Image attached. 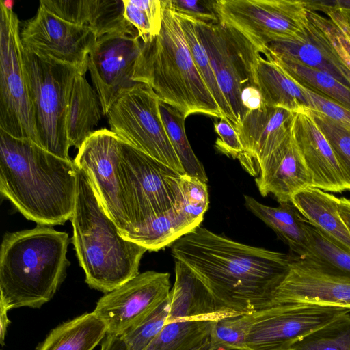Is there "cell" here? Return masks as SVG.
Returning a JSON list of instances; mask_svg holds the SVG:
<instances>
[{"mask_svg": "<svg viewBox=\"0 0 350 350\" xmlns=\"http://www.w3.org/2000/svg\"><path fill=\"white\" fill-rule=\"evenodd\" d=\"M226 317L262 308L286 273L291 255L231 240L198 226L171 245Z\"/></svg>", "mask_w": 350, "mask_h": 350, "instance_id": "1", "label": "cell"}, {"mask_svg": "<svg viewBox=\"0 0 350 350\" xmlns=\"http://www.w3.org/2000/svg\"><path fill=\"white\" fill-rule=\"evenodd\" d=\"M77 182L74 161L0 131V191L26 219L45 226L70 219Z\"/></svg>", "mask_w": 350, "mask_h": 350, "instance_id": "2", "label": "cell"}, {"mask_svg": "<svg viewBox=\"0 0 350 350\" xmlns=\"http://www.w3.org/2000/svg\"><path fill=\"white\" fill-rule=\"evenodd\" d=\"M132 79L149 86L185 118L193 113L224 117L196 66L171 0H165L159 33L140 39Z\"/></svg>", "mask_w": 350, "mask_h": 350, "instance_id": "3", "label": "cell"}, {"mask_svg": "<svg viewBox=\"0 0 350 350\" xmlns=\"http://www.w3.org/2000/svg\"><path fill=\"white\" fill-rule=\"evenodd\" d=\"M76 165V164H75ZM77 166L72 243L90 288L109 293L137 275L148 251L123 238L106 213L88 173Z\"/></svg>", "mask_w": 350, "mask_h": 350, "instance_id": "4", "label": "cell"}, {"mask_svg": "<svg viewBox=\"0 0 350 350\" xmlns=\"http://www.w3.org/2000/svg\"><path fill=\"white\" fill-rule=\"evenodd\" d=\"M68 233L51 226L4 234L0 250V304L10 310L40 308L64 281L70 262Z\"/></svg>", "mask_w": 350, "mask_h": 350, "instance_id": "5", "label": "cell"}, {"mask_svg": "<svg viewBox=\"0 0 350 350\" xmlns=\"http://www.w3.org/2000/svg\"><path fill=\"white\" fill-rule=\"evenodd\" d=\"M120 167L133 231L131 241L154 219L183 208L182 176L121 139Z\"/></svg>", "mask_w": 350, "mask_h": 350, "instance_id": "6", "label": "cell"}, {"mask_svg": "<svg viewBox=\"0 0 350 350\" xmlns=\"http://www.w3.org/2000/svg\"><path fill=\"white\" fill-rule=\"evenodd\" d=\"M20 30L16 14L1 0L0 131L40 146Z\"/></svg>", "mask_w": 350, "mask_h": 350, "instance_id": "7", "label": "cell"}, {"mask_svg": "<svg viewBox=\"0 0 350 350\" xmlns=\"http://www.w3.org/2000/svg\"><path fill=\"white\" fill-rule=\"evenodd\" d=\"M192 19L232 113L236 129L247 113L241 102L242 92L250 86L257 87L256 67L260 53L246 36L230 26L219 21Z\"/></svg>", "mask_w": 350, "mask_h": 350, "instance_id": "8", "label": "cell"}, {"mask_svg": "<svg viewBox=\"0 0 350 350\" xmlns=\"http://www.w3.org/2000/svg\"><path fill=\"white\" fill-rule=\"evenodd\" d=\"M23 59L40 146L60 158L70 160L66 118L73 81L79 72L40 58L24 48Z\"/></svg>", "mask_w": 350, "mask_h": 350, "instance_id": "9", "label": "cell"}, {"mask_svg": "<svg viewBox=\"0 0 350 350\" xmlns=\"http://www.w3.org/2000/svg\"><path fill=\"white\" fill-rule=\"evenodd\" d=\"M159 102L149 86L136 83L120 94L107 113L110 130L122 141L183 176L184 170L161 117Z\"/></svg>", "mask_w": 350, "mask_h": 350, "instance_id": "10", "label": "cell"}, {"mask_svg": "<svg viewBox=\"0 0 350 350\" xmlns=\"http://www.w3.org/2000/svg\"><path fill=\"white\" fill-rule=\"evenodd\" d=\"M218 21L246 36L262 53L272 42L293 40L308 23L306 1L214 0Z\"/></svg>", "mask_w": 350, "mask_h": 350, "instance_id": "11", "label": "cell"}, {"mask_svg": "<svg viewBox=\"0 0 350 350\" xmlns=\"http://www.w3.org/2000/svg\"><path fill=\"white\" fill-rule=\"evenodd\" d=\"M350 309L312 304L271 306L247 314L248 350H289L308 334L331 323Z\"/></svg>", "mask_w": 350, "mask_h": 350, "instance_id": "12", "label": "cell"}, {"mask_svg": "<svg viewBox=\"0 0 350 350\" xmlns=\"http://www.w3.org/2000/svg\"><path fill=\"white\" fill-rule=\"evenodd\" d=\"M121 140L107 129L95 131L83 143L74 162L90 175L102 205L129 241L133 235L120 167Z\"/></svg>", "mask_w": 350, "mask_h": 350, "instance_id": "13", "label": "cell"}, {"mask_svg": "<svg viewBox=\"0 0 350 350\" xmlns=\"http://www.w3.org/2000/svg\"><path fill=\"white\" fill-rule=\"evenodd\" d=\"M286 304L350 309V273L318 259L293 254L286 273L263 308Z\"/></svg>", "mask_w": 350, "mask_h": 350, "instance_id": "14", "label": "cell"}, {"mask_svg": "<svg viewBox=\"0 0 350 350\" xmlns=\"http://www.w3.org/2000/svg\"><path fill=\"white\" fill-rule=\"evenodd\" d=\"M20 36L23 48L38 57L86 74L89 54L96 38L89 29L65 21L39 5L25 21Z\"/></svg>", "mask_w": 350, "mask_h": 350, "instance_id": "15", "label": "cell"}, {"mask_svg": "<svg viewBox=\"0 0 350 350\" xmlns=\"http://www.w3.org/2000/svg\"><path fill=\"white\" fill-rule=\"evenodd\" d=\"M170 273H139L96 303L93 313L107 327V334L120 335L152 313L170 295Z\"/></svg>", "mask_w": 350, "mask_h": 350, "instance_id": "16", "label": "cell"}, {"mask_svg": "<svg viewBox=\"0 0 350 350\" xmlns=\"http://www.w3.org/2000/svg\"><path fill=\"white\" fill-rule=\"evenodd\" d=\"M139 49L138 35L113 33L96 39L89 54L88 70L104 115L124 90L136 83L132 78Z\"/></svg>", "mask_w": 350, "mask_h": 350, "instance_id": "17", "label": "cell"}, {"mask_svg": "<svg viewBox=\"0 0 350 350\" xmlns=\"http://www.w3.org/2000/svg\"><path fill=\"white\" fill-rule=\"evenodd\" d=\"M291 135L309 172L312 187L326 192L349 191L329 142L307 112L295 113Z\"/></svg>", "mask_w": 350, "mask_h": 350, "instance_id": "18", "label": "cell"}, {"mask_svg": "<svg viewBox=\"0 0 350 350\" xmlns=\"http://www.w3.org/2000/svg\"><path fill=\"white\" fill-rule=\"evenodd\" d=\"M255 178L260 194L271 193L279 202L291 201L299 191L312 187L304 161L291 134L259 165Z\"/></svg>", "mask_w": 350, "mask_h": 350, "instance_id": "19", "label": "cell"}, {"mask_svg": "<svg viewBox=\"0 0 350 350\" xmlns=\"http://www.w3.org/2000/svg\"><path fill=\"white\" fill-rule=\"evenodd\" d=\"M262 53L325 72L350 88V68L309 19L304 31L298 37L270 42Z\"/></svg>", "mask_w": 350, "mask_h": 350, "instance_id": "20", "label": "cell"}, {"mask_svg": "<svg viewBox=\"0 0 350 350\" xmlns=\"http://www.w3.org/2000/svg\"><path fill=\"white\" fill-rule=\"evenodd\" d=\"M39 5L91 30L96 39L113 33L138 35L124 16L123 0H42Z\"/></svg>", "mask_w": 350, "mask_h": 350, "instance_id": "21", "label": "cell"}, {"mask_svg": "<svg viewBox=\"0 0 350 350\" xmlns=\"http://www.w3.org/2000/svg\"><path fill=\"white\" fill-rule=\"evenodd\" d=\"M296 112L264 104L249 111L236 129L245 153L259 165L291 134Z\"/></svg>", "mask_w": 350, "mask_h": 350, "instance_id": "22", "label": "cell"}, {"mask_svg": "<svg viewBox=\"0 0 350 350\" xmlns=\"http://www.w3.org/2000/svg\"><path fill=\"white\" fill-rule=\"evenodd\" d=\"M174 270L175 281L170 292L167 323L183 321H215L225 317L217 312L210 293L187 265L175 260Z\"/></svg>", "mask_w": 350, "mask_h": 350, "instance_id": "23", "label": "cell"}, {"mask_svg": "<svg viewBox=\"0 0 350 350\" xmlns=\"http://www.w3.org/2000/svg\"><path fill=\"white\" fill-rule=\"evenodd\" d=\"M338 198L308 187L294 194L291 202L311 226L350 254V230L340 215Z\"/></svg>", "mask_w": 350, "mask_h": 350, "instance_id": "24", "label": "cell"}, {"mask_svg": "<svg viewBox=\"0 0 350 350\" xmlns=\"http://www.w3.org/2000/svg\"><path fill=\"white\" fill-rule=\"evenodd\" d=\"M245 206L254 216L271 228L297 256H306L310 249V224L291 201L276 207L265 205L245 195Z\"/></svg>", "mask_w": 350, "mask_h": 350, "instance_id": "25", "label": "cell"}, {"mask_svg": "<svg viewBox=\"0 0 350 350\" xmlns=\"http://www.w3.org/2000/svg\"><path fill=\"white\" fill-rule=\"evenodd\" d=\"M99 96L88 81L85 74L75 77L66 112V127L70 146L79 149L95 131L103 116Z\"/></svg>", "mask_w": 350, "mask_h": 350, "instance_id": "26", "label": "cell"}, {"mask_svg": "<svg viewBox=\"0 0 350 350\" xmlns=\"http://www.w3.org/2000/svg\"><path fill=\"white\" fill-rule=\"evenodd\" d=\"M256 81L263 104L293 112L310 109L302 88L272 61L260 55L256 67Z\"/></svg>", "mask_w": 350, "mask_h": 350, "instance_id": "27", "label": "cell"}, {"mask_svg": "<svg viewBox=\"0 0 350 350\" xmlns=\"http://www.w3.org/2000/svg\"><path fill=\"white\" fill-rule=\"evenodd\" d=\"M106 334L105 324L85 312L52 329L36 350H93Z\"/></svg>", "mask_w": 350, "mask_h": 350, "instance_id": "28", "label": "cell"}, {"mask_svg": "<svg viewBox=\"0 0 350 350\" xmlns=\"http://www.w3.org/2000/svg\"><path fill=\"white\" fill-rule=\"evenodd\" d=\"M202 219L191 214L185 208L176 209L154 219L131 241L148 251H158L200 226Z\"/></svg>", "mask_w": 350, "mask_h": 350, "instance_id": "29", "label": "cell"}, {"mask_svg": "<svg viewBox=\"0 0 350 350\" xmlns=\"http://www.w3.org/2000/svg\"><path fill=\"white\" fill-rule=\"evenodd\" d=\"M215 321H183L167 323L145 350H208Z\"/></svg>", "mask_w": 350, "mask_h": 350, "instance_id": "30", "label": "cell"}, {"mask_svg": "<svg viewBox=\"0 0 350 350\" xmlns=\"http://www.w3.org/2000/svg\"><path fill=\"white\" fill-rule=\"evenodd\" d=\"M265 57L301 86L323 94L350 110V88L332 75L285 59Z\"/></svg>", "mask_w": 350, "mask_h": 350, "instance_id": "31", "label": "cell"}, {"mask_svg": "<svg viewBox=\"0 0 350 350\" xmlns=\"http://www.w3.org/2000/svg\"><path fill=\"white\" fill-rule=\"evenodd\" d=\"M159 111L172 145L185 174L207 183L208 177L204 167L196 156L186 135L185 117L178 110L161 100Z\"/></svg>", "mask_w": 350, "mask_h": 350, "instance_id": "32", "label": "cell"}, {"mask_svg": "<svg viewBox=\"0 0 350 350\" xmlns=\"http://www.w3.org/2000/svg\"><path fill=\"white\" fill-rule=\"evenodd\" d=\"M177 13L189 50L202 79L219 105L224 116L235 128L232 113L219 87L208 55L196 35L192 18Z\"/></svg>", "mask_w": 350, "mask_h": 350, "instance_id": "33", "label": "cell"}, {"mask_svg": "<svg viewBox=\"0 0 350 350\" xmlns=\"http://www.w3.org/2000/svg\"><path fill=\"white\" fill-rule=\"evenodd\" d=\"M324 13L327 18L308 10V18L350 68V25L347 18L340 9L328 10Z\"/></svg>", "mask_w": 350, "mask_h": 350, "instance_id": "34", "label": "cell"}, {"mask_svg": "<svg viewBox=\"0 0 350 350\" xmlns=\"http://www.w3.org/2000/svg\"><path fill=\"white\" fill-rule=\"evenodd\" d=\"M349 313L304 336L289 350H350Z\"/></svg>", "mask_w": 350, "mask_h": 350, "instance_id": "35", "label": "cell"}, {"mask_svg": "<svg viewBox=\"0 0 350 350\" xmlns=\"http://www.w3.org/2000/svg\"><path fill=\"white\" fill-rule=\"evenodd\" d=\"M123 3L124 16L142 41L159 33L165 0H123Z\"/></svg>", "mask_w": 350, "mask_h": 350, "instance_id": "36", "label": "cell"}, {"mask_svg": "<svg viewBox=\"0 0 350 350\" xmlns=\"http://www.w3.org/2000/svg\"><path fill=\"white\" fill-rule=\"evenodd\" d=\"M304 111L312 117L329 142L343 172L350 191V127L316 111L307 109Z\"/></svg>", "mask_w": 350, "mask_h": 350, "instance_id": "37", "label": "cell"}, {"mask_svg": "<svg viewBox=\"0 0 350 350\" xmlns=\"http://www.w3.org/2000/svg\"><path fill=\"white\" fill-rule=\"evenodd\" d=\"M170 306L169 295L146 318L120 334L128 350H145L166 325Z\"/></svg>", "mask_w": 350, "mask_h": 350, "instance_id": "38", "label": "cell"}, {"mask_svg": "<svg viewBox=\"0 0 350 350\" xmlns=\"http://www.w3.org/2000/svg\"><path fill=\"white\" fill-rule=\"evenodd\" d=\"M249 321L247 314L224 317L215 321L211 334L210 348L247 349Z\"/></svg>", "mask_w": 350, "mask_h": 350, "instance_id": "39", "label": "cell"}, {"mask_svg": "<svg viewBox=\"0 0 350 350\" xmlns=\"http://www.w3.org/2000/svg\"><path fill=\"white\" fill-rule=\"evenodd\" d=\"M309 232L310 249L306 256L318 259L350 273V254L336 245L310 224Z\"/></svg>", "mask_w": 350, "mask_h": 350, "instance_id": "40", "label": "cell"}, {"mask_svg": "<svg viewBox=\"0 0 350 350\" xmlns=\"http://www.w3.org/2000/svg\"><path fill=\"white\" fill-rule=\"evenodd\" d=\"M215 131L218 135L215 148L224 154L239 159L242 166L247 161V154L235 128L225 117L214 122Z\"/></svg>", "mask_w": 350, "mask_h": 350, "instance_id": "41", "label": "cell"}, {"mask_svg": "<svg viewBox=\"0 0 350 350\" xmlns=\"http://www.w3.org/2000/svg\"><path fill=\"white\" fill-rule=\"evenodd\" d=\"M181 188L185 208L194 216L203 219L209 204L206 183L185 174L181 177Z\"/></svg>", "mask_w": 350, "mask_h": 350, "instance_id": "42", "label": "cell"}, {"mask_svg": "<svg viewBox=\"0 0 350 350\" xmlns=\"http://www.w3.org/2000/svg\"><path fill=\"white\" fill-rule=\"evenodd\" d=\"M301 87L309 100L311 110L319 112L332 120L350 127V110L323 94Z\"/></svg>", "mask_w": 350, "mask_h": 350, "instance_id": "43", "label": "cell"}, {"mask_svg": "<svg viewBox=\"0 0 350 350\" xmlns=\"http://www.w3.org/2000/svg\"><path fill=\"white\" fill-rule=\"evenodd\" d=\"M175 10L196 20L204 22L217 21L213 1L171 0Z\"/></svg>", "mask_w": 350, "mask_h": 350, "instance_id": "44", "label": "cell"}, {"mask_svg": "<svg viewBox=\"0 0 350 350\" xmlns=\"http://www.w3.org/2000/svg\"><path fill=\"white\" fill-rule=\"evenodd\" d=\"M241 102L247 112L258 109L263 105L260 90L255 86H250L243 90Z\"/></svg>", "mask_w": 350, "mask_h": 350, "instance_id": "45", "label": "cell"}, {"mask_svg": "<svg viewBox=\"0 0 350 350\" xmlns=\"http://www.w3.org/2000/svg\"><path fill=\"white\" fill-rule=\"evenodd\" d=\"M308 8L311 11L325 12L328 10H350V0L306 1Z\"/></svg>", "mask_w": 350, "mask_h": 350, "instance_id": "46", "label": "cell"}, {"mask_svg": "<svg viewBox=\"0 0 350 350\" xmlns=\"http://www.w3.org/2000/svg\"><path fill=\"white\" fill-rule=\"evenodd\" d=\"M100 350H128L121 335L107 334L102 340Z\"/></svg>", "mask_w": 350, "mask_h": 350, "instance_id": "47", "label": "cell"}, {"mask_svg": "<svg viewBox=\"0 0 350 350\" xmlns=\"http://www.w3.org/2000/svg\"><path fill=\"white\" fill-rule=\"evenodd\" d=\"M338 202L340 215L350 230V199L340 197Z\"/></svg>", "mask_w": 350, "mask_h": 350, "instance_id": "48", "label": "cell"}, {"mask_svg": "<svg viewBox=\"0 0 350 350\" xmlns=\"http://www.w3.org/2000/svg\"><path fill=\"white\" fill-rule=\"evenodd\" d=\"M9 310L3 304H0V324H1V331H0V339L1 344L2 346L4 345V340L7 332V328L8 325L10 323V320L8 318V312Z\"/></svg>", "mask_w": 350, "mask_h": 350, "instance_id": "49", "label": "cell"}, {"mask_svg": "<svg viewBox=\"0 0 350 350\" xmlns=\"http://www.w3.org/2000/svg\"><path fill=\"white\" fill-rule=\"evenodd\" d=\"M208 350H248V349H226L223 347L211 348Z\"/></svg>", "mask_w": 350, "mask_h": 350, "instance_id": "50", "label": "cell"}, {"mask_svg": "<svg viewBox=\"0 0 350 350\" xmlns=\"http://www.w3.org/2000/svg\"><path fill=\"white\" fill-rule=\"evenodd\" d=\"M341 10L345 13V14L347 18V21L350 25V10Z\"/></svg>", "mask_w": 350, "mask_h": 350, "instance_id": "51", "label": "cell"}]
</instances>
